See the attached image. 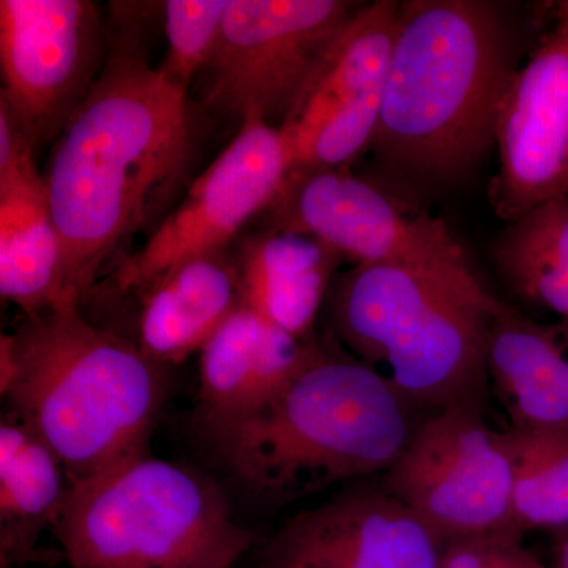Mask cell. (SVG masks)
Listing matches in <instances>:
<instances>
[{
  "label": "cell",
  "mask_w": 568,
  "mask_h": 568,
  "mask_svg": "<svg viewBox=\"0 0 568 568\" xmlns=\"http://www.w3.org/2000/svg\"><path fill=\"white\" fill-rule=\"evenodd\" d=\"M192 152L185 89L140 52H112L43 175L67 291L78 305L112 254L163 211Z\"/></svg>",
  "instance_id": "6da1fadb"
},
{
  "label": "cell",
  "mask_w": 568,
  "mask_h": 568,
  "mask_svg": "<svg viewBox=\"0 0 568 568\" xmlns=\"http://www.w3.org/2000/svg\"><path fill=\"white\" fill-rule=\"evenodd\" d=\"M517 3L402 2L372 151L399 189L457 185L495 148L497 114L521 67Z\"/></svg>",
  "instance_id": "7a4b0ae2"
},
{
  "label": "cell",
  "mask_w": 568,
  "mask_h": 568,
  "mask_svg": "<svg viewBox=\"0 0 568 568\" xmlns=\"http://www.w3.org/2000/svg\"><path fill=\"white\" fill-rule=\"evenodd\" d=\"M422 417L375 366L316 339L274 394L231 416L196 417V428L235 487L282 507L384 476Z\"/></svg>",
  "instance_id": "3957f363"
},
{
  "label": "cell",
  "mask_w": 568,
  "mask_h": 568,
  "mask_svg": "<svg viewBox=\"0 0 568 568\" xmlns=\"http://www.w3.org/2000/svg\"><path fill=\"white\" fill-rule=\"evenodd\" d=\"M0 392L61 458L71 488L149 454L168 384L136 343L67 306L2 335Z\"/></svg>",
  "instance_id": "277c9868"
},
{
  "label": "cell",
  "mask_w": 568,
  "mask_h": 568,
  "mask_svg": "<svg viewBox=\"0 0 568 568\" xmlns=\"http://www.w3.org/2000/svg\"><path fill=\"white\" fill-rule=\"evenodd\" d=\"M497 298L467 264H357L327 297L334 336L366 365L388 366L420 416L481 407Z\"/></svg>",
  "instance_id": "5b68a950"
},
{
  "label": "cell",
  "mask_w": 568,
  "mask_h": 568,
  "mask_svg": "<svg viewBox=\"0 0 568 568\" xmlns=\"http://www.w3.org/2000/svg\"><path fill=\"white\" fill-rule=\"evenodd\" d=\"M52 534L70 568H235L256 541L215 481L151 454L71 487Z\"/></svg>",
  "instance_id": "8992f818"
},
{
  "label": "cell",
  "mask_w": 568,
  "mask_h": 568,
  "mask_svg": "<svg viewBox=\"0 0 568 568\" xmlns=\"http://www.w3.org/2000/svg\"><path fill=\"white\" fill-rule=\"evenodd\" d=\"M379 480L444 544L518 530L506 432L489 428L481 407L426 414Z\"/></svg>",
  "instance_id": "52a82bcc"
},
{
  "label": "cell",
  "mask_w": 568,
  "mask_h": 568,
  "mask_svg": "<svg viewBox=\"0 0 568 568\" xmlns=\"http://www.w3.org/2000/svg\"><path fill=\"white\" fill-rule=\"evenodd\" d=\"M362 3L346 0H230L205 69L209 106L280 125L317 63Z\"/></svg>",
  "instance_id": "ba28073f"
},
{
  "label": "cell",
  "mask_w": 568,
  "mask_h": 568,
  "mask_svg": "<svg viewBox=\"0 0 568 568\" xmlns=\"http://www.w3.org/2000/svg\"><path fill=\"white\" fill-rule=\"evenodd\" d=\"M402 2L362 3L278 126L290 171L347 168L372 149Z\"/></svg>",
  "instance_id": "9c48e42d"
},
{
  "label": "cell",
  "mask_w": 568,
  "mask_h": 568,
  "mask_svg": "<svg viewBox=\"0 0 568 568\" xmlns=\"http://www.w3.org/2000/svg\"><path fill=\"white\" fill-rule=\"evenodd\" d=\"M265 227L310 235L357 264H467L447 224L346 168L287 171Z\"/></svg>",
  "instance_id": "30bf717a"
},
{
  "label": "cell",
  "mask_w": 568,
  "mask_h": 568,
  "mask_svg": "<svg viewBox=\"0 0 568 568\" xmlns=\"http://www.w3.org/2000/svg\"><path fill=\"white\" fill-rule=\"evenodd\" d=\"M287 171L280 130L261 121L242 123L182 203L119 265V290L141 294L186 261L226 252L242 227L267 211Z\"/></svg>",
  "instance_id": "8fae6325"
},
{
  "label": "cell",
  "mask_w": 568,
  "mask_h": 568,
  "mask_svg": "<svg viewBox=\"0 0 568 568\" xmlns=\"http://www.w3.org/2000/svg\"><path fill=\"white\" fill-rule=\"evenodd\" d=\"M100 48L95 3L0 2V99L9 104L33 148L61 134L91 91L100 73Z\"/></svg>",
  "instance_id": "7c38bea8"
},
{
  "label": "cell",
  "mask_w": 568,
  "mask_h": 568,
  "mask_svg": "<svg viewBox=\"0 0 568 568\" xmlns=\"http://www.w3.org/2000/svg\"><path fill=\"white\" fill-rule=\"evenodd\" d=\"M489 203L503 222L568 194V0L519 67L497 114Z\"/></svg>",
  "instance_id": "4fadbf2b"
},
{
  "label": "cell",
  "mask_w": 568,
  "mask_h": 568,
  "mask_svg": "<svg viewBox=\"0 0 568 568\" xmlns=\"http://www.w3.org/2000/svg\"><path fill=\"white\" fill-rule=\"evenodd\" d=\"M444 545L379 478L358 480L287 519L260 568H437Z\"/></svg>",
  "instance_id": "5bb4252c"
},
{
  "label": "cell",
  "mask_w": 568,
  "mask_h": 568,
  "mask_svg": "<svg viewBox=\"0 0 568 568\" xmlns=\"http://www.w3.org/2000/svg\"><path fill=\"white\" fill-rule=\"evenodd\" d=\"M487 373L510 429L568 432V323H536L497 298Z\"/></svg>",
  "instance_id": "9a60e30c"
},
{
  "label": "cell",
  "mask_w": 568,
  "mask_h": 568,
  "mask_svg": "<svg viewBox=\"0 0 568 568\" xmlns=\"http://www.w3.org/2000/svg\"><path fill=\"white\" fill-rule=\"evenodd\" d=\"M140 295L136 346L160 366L182 364L203 349L244 305L237 260L226 252L186 261Z\"/></svg>",
  "instance_id": "2e32d148"
},
{
  "label": "cell",
  "mask_w": 568,
  "mask_h": 568,
  "mask_svg": "<svg viewBox=\"0 0 568 568\" xmlns=\"http://www.w3.org/2000/svg\"><path fill=\"white\" fill-rule=\"evenodd\" d=\"M65 466L17 414L0 422V568L52 566L62 552L40 547L70 496Z\"/></svg>",
  "instance_id": "e0dca14e"
},
{
  "label": "cell",
  "mask_w": 568,
  "mask_h": 568,
  "mask_svg": "<svg viewBox=\"0 0 568 568\" xmlns=\"http://www.w3.org/2000/svg\"><path fill=\"white\" fill-rule=\"evenodd\" d=\"M316 339L287 334L242 305L200 351L196 417L231 416L263 402L305 364Z\"/></svg>",
  "instance_id": "ac0fdd59"
},
{
  "label": "cell",
  "mask_w": 568,
  "mask_h": 568,
  "mask_svg": "<svg viewBox=\"0 0 568 568\" xmlns=\"http://www.w3.org/2000/svg\"><path fill=\"white\" fill-rule=\"evenodd\" d=\"M343 261L310 235L264 227L239 252L244 304L287 334L315 338L317 316Z\"/></svg>",
  "instance_id": "d6986e66"
},
{
  "label": "cell",
  "mask_w": 568,
  "mask_h": 568,
  "mask_svg": "<svg viewBox=\"0 0 568 568\" xmlns=\"http://www.w3.org/2000/svg\"><path fill=\"white\" fill-rule=\"evenodd\" d=\"M0 295L28 317L80 306L67 291L61 237L41 174L0 185Z\"/></svg>",
  "instance_id": "ffe728a7"
},
{
  "label": "cell",
  "mask_w": 568,
  "mask_h": 568,
  "mask_svg": "<svg viewBox=\"0 0 568 568\" xmlns=\"http://www.w3.org/2000/svg\"><path fill=\"white\" fill-rule=\"evenodd\" d=\"M491 257L511 293L568 323V194L507 223Z\"/></svg>",
  "instance_id": "44dd1931"
},
{
  "label": "cell",
  "mask_w": 568,
  "mask_h": 568,
  "mask_svg": "<svg viewBox=\"0 0 568 568\" xmlns=\"http://www.w3.org/2000/svg\"><path fill=\"white\" fill-rule=\"evenodd\" d=\"M515 467L514 511L519 532L568 526V432L506 429Z\"/></svg>",
  "instance_id": "7402d4cb"
},
{
  "label": "cell",
  "mask_w": 568,
  "mask_h": 568,
  "mask_svg": "<svg viewBox=\"0 0 568 568\" xmlns=\"http://www.w3.org/2000/svg\"><path fill=\"white\" fill-rule=\"evenodd\" d=\"M230 0H168L163 3L168 54L160 67L189 91L196 73L211 61Z\"/></svg>",
  "instance_id": "603a6c76"
},
{
  "label": "cell",
  "mask_w": 568,
  "mask_h": 568,
  "mask_svg": "<svg viewBox=\"0 0 568 568\" xmlns=\"http://www.w3.org/2000/svg\"><path fill=\"white\" fill-rule=\"evenodd\" d=\"M518 530L457 538L444 545L437 568H514L528 555Z\"/></svg>",
  "instance_id": "cb8c5ba5"
},
{
  "label": "cell",
  "mask_w": 568,
  "mask_h": 568,
  "mask_svg": "<svg viewBox=\"0 0 568 568\" xmlns=\"http://www.w3.org/2000/svg\"><path fill=\"white\" fill-rule=\"evenodd\" d=\"M551 568H568V526L555 534V562Z\"/></svg>",
  "instance_id": "d4e9b609"
},
{
  "label": "cell",
  "mask_w": 568,
  "mask_h": 568,
  "mask_svg": "<svg viewBox=\"0 0 568 568\" xmlns=\"http://www.w3.org/2000/svg\"><path fill=\"white\" fill-rule=\"evenodd\" d=\"M514 568H548L545 566L544 562H541L540 559L537 558L536 555H534L532 551H529L528 555H526V558L521 560V562L518 564L517 567Z\"/></svg>",
  "instance_id": "484cf974"
}]
</instances>
